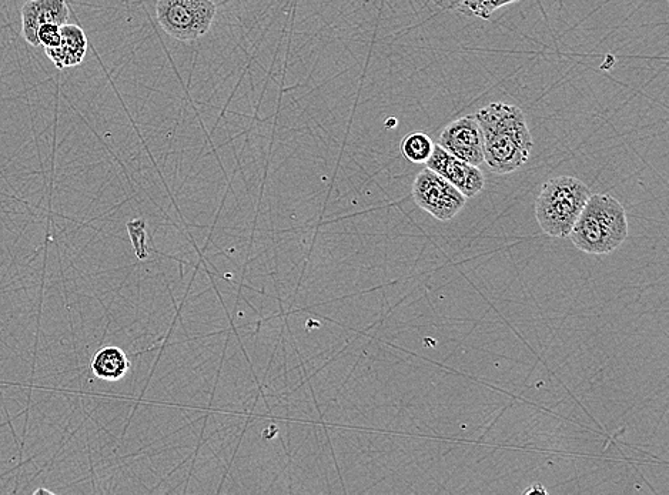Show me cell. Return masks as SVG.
Segmentation results:
<instances>
[{
    "instance_id": "6da1fadb",
    "label": "cell",
    "mask_w": 669,
    "mask_h": 495,
    "mask_svg": "<svg viewBox=\"0 0 669 495\" xmlns=\"http://www.w3.org/2000/svg\"><path fill=\"white\" fill-rule=\"evenodd\" d=\"M483 133L484 162L497 175H508L527 163L534 142L523 110L497 102L478 110Z\"/></svg>"
},
{
    "instance_id": "7a4b0ae2",
    "label": "cell",
    "mask_w": 669,
    "mask_h": 495,
    "mask_svg": "<svg viewBox=\"0 0 669 495\" xmlns=\"http://www.w3.org/2000/svg\"><path fill=\"white\" fill-rule=\"evenodd\" d=\"M574 246L588 254H608L628 237L624 206L610 195H591L570 233Z\"/></svg>"
},
{
    "instance_id": "3957f363",
    "label": "cell",
    "mask_w": 669,
    "mask_h": 495,
    "mask_svg": "<svg viewBox=\"0 0 669 495\" xmlns=\"http://www.w3.org/2000/svg\"><path fill=\"white\" fill-rule=\"evenodd\" d=\"M590 187L573 176L548 180L535 202L538 226L547 236H570L575 222L590 199Z\"/></svg>"
},
{
    "instance_id": "277c9868",
    "label": "cell",
    "mask_w": 669,
    "mask_h": 495,
    "mask_svg": "<svg viewBox=\"0 0 669 495\" xmlns=\"http://www.w3.org/2000/svg\"><path fill=\"white\" fill-rule=\"evenodd\" d=\"M216 16L213 0H157L156 18L170 38L190 42L212 28Z\"/></svg>"
},
{
    "instance_id": "5b68a950",
    "label": "cell",
    "mask_w": 669,
    "mask_h": 495,
    "mask_svg": "<svg viewBox=\"0 0 669 495\" xmlns=\"http://www.w3.org/2000/svg\"><path fill=\"white\" fill-rule=\"evenodd\" d=\"M413 199L418 207L440 222L454 219L467 203V197L460 190L428 167L414 180Z\"/></svg>"
},
{
    "instance_id": "8992f818",
    "label": "cell",
    "mask_w": 669,
    "mask_h": 495,
    "mask_svg": "<svg viewBox=\"0 0 669 495\" xmlns=\"http://www.w3.org/2000/svg\"><path fill=\"white\" fill-rule=\"evenodd\" d=\"M438 146L470 165L480 166L484 163L483 133L474 116L460 117L446 126Z\"/></svg>"
},
{
    "instance_id": "52a82bcc",
    "label": "cell",
    "mask_w": 669,
    "mask_h": 495,
    "mask_svg": "<svg viewBox=\"0 0 669 495\" xmlns=\"http://www.w3.org/2000/svg\"><path fill=\"white\" fill-rule=\"evenodd\" d=\"M427 167L448 180L467 199L477 196L484 189V173L478 169V166L457 159L441 146L434 145L433 153L427 160Z\"/></svg>"
},
{
    "instance_id": "ba28073f",
    "label": "cell",
    "mask_w": 669,
    "mask_h": 495,
    "mask_svg": "<svg viewBox=\"0 0 669 495\" xmlns=\"http://www.w3.org/2000/svg\"><path fill=\"white\" fill-rule=\"evenodd\" d=\"M22 15V32L26 42L38 48V29L46 23L65 25L69 19V8L66 0H28L20 10Z\"/></svg>"
},
{
    "instance_id": "9c48e42d",
    "label": "cell",
    "mask_w": 669,
    "mask_h": 495,
    "mask_svg": "<svg viewBox=\"0 0 669 495\" xmlns=\"http://www.w3.org/2000/svg\"><path fill=\"white\" fill-rule=\"evenodd\" d=\"M60 36L58 48L45 49L53 65L60 70L82 65L88 53V38L82 28L65 23L60 26Z\"/></svg>"
},
{
    "instance_id": "30bf717a",
    "label": "cell",
    "mask_w": 669,
    "mask_h": 495,
    "mask_svg": "<svg viewBox=\"0 0 669 495\" xmlns=\"http://www.w3.org/2000/svg\"><path fill=\"white\" fill-rule=\"evenodd\" d=\"M130 364L125 351L119 347H103L93 356L90 369L97 379L105 381H119L129 373Z\"/></svg>"
},
{
    "instance_id": "8fae6325",
    "label": "cell",
    "mask_w": 669,
    "mask_h": 495,
    "mask_svg": "<svg viewBox=\"0 0 669 495\" xmlns=\"http://www.w3.org/2000/svg\"><path fill=\"white\" fill-rule=\"evenodd\" d=\"M434 143L424 133H411L401 142V153L411 163H427L433 153Z\"/></svg>"
},
{
    "instance_id": "7c38bea8",
    "label": "cell",
    "mask_w": 669,
    "mask_h": 495,
    "mask_svg": "<svg viewBox=\"0 0 669 495\" xmlns=\"http://www.w3.org/2000/svg\"><path fill=\"white\" fill-rule=\"evenodd\" d=\"M520 0H461L458 10L481 19H490L495 10Z\"/></svg>"
},
{
    "instance_id": "4fadbf2b",
    "label": "cell",
    "mask_w": 669,
    "mask_h": 495,
    "mask_svg": "<svg viewBox=\"0 0 669 495\" xmlns=\"http://www.w3.org/2000/svg\"><path fill=\"white\" fill-rule=\"evenodd\" d=\"M60 26L55 23H46L38 29L39 46L45 49L58 48L60 45Z\"/></svg>"
},
{
    "instance_id": "5bb4252c",
    "label": "cell",
    "mask_w": 669,
    "mask_h": 495,
    "mask_svg": "<svg viewBox=\"0 0 669 495\" xmlns=\"http://www.w3.org/2000/svg\"><path fill=\"white\" fill-rule=\"evenodd\" d=\"M431 2H433L434 5H437L438 8L453 10V9H458L461 0H431Z\"/></svg>"
},
{
    "instance_id": "9a60e30c",
    "label": "cell",
    "mask_w": 669,
    "mask_h": 495,
    "mask_svg": "<svg viewBox=\"0 0 669 495\" xmlns=\"http://www.w3.org/2000/svg\"><path fill=\"white\" fill-rule=\"evenodd\" d=\"M548 494L547 488L541 486V484H533L528 490L524 491V494Z\"/></svg>"
}]
</instances>
